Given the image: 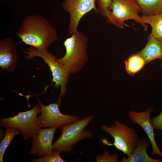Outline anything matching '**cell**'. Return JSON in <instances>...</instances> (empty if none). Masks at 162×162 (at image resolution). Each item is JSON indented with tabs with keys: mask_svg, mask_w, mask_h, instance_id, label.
<instances>
[{
	"mask_svg": "<svg viewBox=\"0 0 162 162\" xmlns=\"http://www.w3.org/2000/svg\"><path fill=\"white\" fill-rule=\"evenodd\" d=\"M16 35L26 44L42 51H48L58 38L53 25L43 17L35 14L24 19Z\"/></svg>",
	"mask_w": 162,
	"mask_h": 162,
	"instance_id": "1",
	"label": "cell"
},
{
	"mask_svg": "<svg viewBox=\"0 0 162 162\" xmlns=\"http://www.w3.org/2000/svg\"><path fill=\"white\" fill-rule=\"evenodd\" d=\"M88 40V37L84 33L78 31L64 42L66 53L56 60L64 66L70 74L80 71L87 62Z\"/></svg>",
	"mask_w": 162,
	"mask_h": 162,
	"instance_id": "2",
	"label": "cell"
},
{
	"mask_svg": "<svg viewBox=\"0 0 162 162\" xmlns=\"http://www.w3.org/2000/svg\"><path fill=\"white\" fill-rule=\"evenodd\" d=\"M94 118L93 116L89 115L60 128L62 134L53 144V151L70 152L79 142L85 139H91L93 134L85 128Z\"/></svg>",
	"mask_w": 162,
	"mask_h": 162,
	"instance_id": "3",
	"label": "cell"
},
{
	"mask_svg": "<svg viewBox=\"0 0 162 162\" xmlns=\"http://www.w3.org/2000/svg\"><path fill=\"white\" fill-rule=\"evenodd\" d=\"M24 52L26 54L25 56L27 59H32L35 57H39L47 64L52 72V84L54 83V87L57 88L61 86L58 101L61 104L62 96L67 91V84L70 74L67 69L57 61V58L54 55L48 51L40 50L30 46L24 50Z\"/></svg>",
	"mask_w": 162,
	"mask_h": 162,
	"instance_id": "4",
	"label": "cell"
},
{
	"mask_svg": "<svg viewBox=\"0 0 162 162\" xmlns=\"http://www.w3.org/2000/svg\"><path fill=\"white\" fill-rule=\"evenodd\" d=\"M101 128L114 139L113 143L106 145L115 146L116 148L128 156L134 152L140 139L134 128L117 120H114L113 124H110V126L103 124Z\"/></svg>",
	"mask_w": 162,
	"mask_h": 162,
	"instance_id": "5",
	"label": "cell"
},
{
	"mask_svg": "<svg viewBox=\"0 0 162 162\" xmlns=\"http://www.w3.org/2000/svg\"><path fill=\"white\" fill-rule=\"evenodd\" d=\"M137 5L134 0H112L110 11L106 21L118 28L122 29L125 25L124 22L133 20L142 26L145 31L148 26L142 17Z\"/></svg>",
	"mask_w": 162,
	"mask_h": 162,
	"instance_id": "6",
	"label": "cell"
},
{
	"mask_svg": "<svg viewBox=\"0 0 162 162\" xmlns=\"http://www.w3.org/2000/svg\"><path fill=\"white\" fill-rule=\"evenodd\" d=\"M41 108L39 104L31 109L8 118H1L0 126L5 128H14L19 130L23 138L27 140L32 138L41 128L37 121V116L40 112Z\"/></svg>",
	"mask_w": 162,
	"mask_h": 162,
	"instance_id": "7",
	"label": "cell"
},
{
	"mask_svg": "<svg viewBox=\"0 0 162 162\" xmlns=\"http://www.w3.org/2000/svg\"><path fill=\"white\" fill-rule=\"evenodd\" d=\"M40 104V114L37 118V121L40 127L60 128L66 125L79 120L80 117L75 115H66L60 111V104L58 102L44 106L38 99Z\"/></svg>",
	"mask_w": 162,
	"mask_h": 162,
	"instance_id": "8",
	"label": "cell"
},
{
	"mask_svg": "<svg viewBox=\"0 0 162 162\" xmlns=\"http://www.w3.org/2000/svg\"><path fill=\"white\" fill-rule=\"evenodd\" d=\"M96 0H64L62 4L63 9L70 14L68 27L70 35L78 30V26L82 17L87 13L93 10L94 13L99 14L95 4Z\"/></svg>",
	"mask_w": 162,
	"mask_h": 162,
	"instance_id": "9",
	"label": "cell"
},
{
	"mask_svg": "<svg viewBox=\"0 0 162 162\" xmlns=\"http://www.w3.org/2000/svg\"><path fill=\"white\" fill-rule=\"evenodd\" d=\"M154 108L149 107L145 111L141 112L131 110L128 113L130 120L134 123L140 125L143 129L151 143L152 148V154H157L162 157V152L158 148L155 140L153 127L150 122V114Z\"/></svg>",
	"mask_w": 162,
	"mask_h": 162,
	"instance_id": "10",
	"label": "cell"
},
{
	"mask_svg": "<svg viewBox=\"0 0 162 162\" xmlns=\"http://www.w3.org/2000/svg\"><path fill=\"white\" fill-rule=\"evenodd\" d=\"M56 128H40L32 138V145L29 154L42 157L52 151V141Z\"/></svg>",
	"mask_w": 162,
	"mask_h": 162,
	"instance_id": "11",
	"label": "cell"
},
{
	"mask_svg": "<svg viewBox=\"0 0 162 162\" xmlns=\"http://www.w3.org/2000/svg\"><path fill=\"white\" fill-rule=\"evenodd\" d=\"M18 59L16 45L9 37L0 40V66L3 70L11 73L15 69Z\"/></svg>",
	"mask_w": 162,
	"mask_h": 162,
	"instance_id": "12",
	"label": "cell"
},
{
	"mask_svg": "<svg viewBox=\"0 0 162 162\" xmlns=\"http://www.w3.org/2000/svg\"><path fill=\"white\" fill-rule=\"evenodd\" d=\"M146 46L137 54L144 59L146 64L154 60L162 59V42L151 33L148 36Z\"/></svg>",
	"mask_w": 162,
	"mask_h": 162,
	"instance_id": "13",
	"label": "cell"
},
{
	"mask_svg": "<svg viewBox=\"0 0 162 162\" xmlns=\"http://www.w3.org/2000/svg\"><path fill=\"white\" fill-rule=\"evenodd\" d=\"M149 142L145 138L140 139L133 153L127 158L124 157L121 162H162L160 159L152 158L147 152V149L149 147Z\"/></svg>",
	"mask_w": 162,
	"mask_h": 162,
	"instance_id": "14",
	"label": "cell"
},
{
	"mask_svg": "<svg viewBox=\"0 0 162 162\" xmlns=\"http://www.w3.org/2000/svg\"><path fill=\"white\" fill-rule=\"evenodd\" d=\"M143 14L153 15L162 12V0H134Z\"/></svg>",
	"mask_w": 162,
	"mask_h": 162,
	"instance_id": "15",
	"label": "cell"
},
{
	"mask_svg": "<svg viewBox=\"0 0 162 162\" xmlns=\"http://www.w3.org/2000/svg\"><path fill=\"white\" fill-rule=\"evenodd\" d=\"M142 17L146 24L151 26L153 35L162 42V12L153 15L142 14Z\"/></svg>",
	"mask_w": 162,
	"mask_h": 162,
	"instance_id": "16",
	"label": "cell"
},
{
	"mask_svg": "<svg viewBox=\"0 0 162 162\" xmlns=\"http://www.w3.org/2000/svg\"><path fill=\"white\" fill-rule=\"evenodd\" d=\"M124 62L127 72L131 76L137 73L146 64L143 58L137 53L130 56Z\"/></svg>",
	"mask_w": 162,
	"mask_h": 162,
	"instance_id": "17",
	"label": "cell"
},
{
	"mask_svg": "<svg viewBox=\"0 0 162 162\" xmlns=\"http://www.w3.org/2000/svg\"><path fill=\"white\" fill-rule=\"evenodd\" d=\"M4 137L0 144V162L3 161V156L5 152L14 137L20 132L16 129L5 128Z\"/></svg>",
	"mask_w": 162,
	"mask_h": 162,
	"instance_id": "18",
	"label": "cell"
},
{
	"mask_svg": "<svg viewBox=\"0 0 162 162\" xmlns=\"http://www.w3.org/2000/svg\"><path fill=\"white\" fill-rule=\"evenodd\" d=\"M59 152L52 151L44 156L39 158H35L30 160L33 162H65L60 156Z\"/></svg>",
	"mask_w": 162,
	"mask_h": 162,
	"instance_id": "19",
	"label": "cell"
},
{
	"mask_svg": "<svg viewBox=\"0 0 162 162\" xmlns=\"http://www.w3.org/2000/svg\"><path fill=\"white\" fill-rule=\"evenodd\" d=\"M99 13L106 19L110 11L112 0H97Z\"/></svg>",
	"mask_w": 162,
	"mask_h": 162,
	"instance_id": "20",
	"label": "cell"
},
{
	"mask_svg": "<svg viewBox=\"0 0 162 162\" xmlns=\"http://www.w3.org/2000/svg\"><path fill=\"white\" fill-rule=\"evenodd\" d=\"M96 162H118V154L110 155L108 150H105L103 154H98L96 158Z\"/></svg>",
	"mask_w": 162,
	"mask_h": 162,
	"instance_id": "21",
	"label": "cell"
},
{
	"mask_svg": "<svg viewBox=\"0 0 162 162\" xmlns=\"http://www.w3.org/2000/svg\"><path fill=\"white\" fill-rule=\"evenodd\" d=\"M150 122L154 129L162 130V112L155 117H150Z\"/></svg>",
	"mask_w": 162,
	"mask_h": 162,
	"instance_id": "22",
	"label": "cell"
},
{
	"mask_svg": "<svg viewBox=\"0 0 162 162\" xmlns=\"http://www.w3.org/2000/svg\"><path fill=\"white\" fill-rule=\"evenodd\" d=\"M161 61H162V62L161 63V64H160V66L162 68V59H160Z\"/></svg>",
	"mask_w": 162,
	"mask_h": 162,
	"instance_id": "23",
	"label": "cell"
},
{
	"mask_svg": "<svg viewBox=\"0 0 162 162\" xmlns=\"http://www.w3.org/2000/svg\"><path fill=\"white\" fill-rule=\"evenodd\" d=\"M1 1L4 0H0Z\"/></svg>",
	"mask_w": 162,
	"mask_h": 162,
	"instance_id": "24",
	"label": "cell"
}]
</instances>
